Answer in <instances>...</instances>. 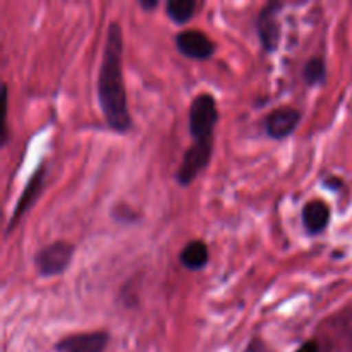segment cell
I'll return each instance as SVG.
<instances>
[{
	"mask_svg": "<svg viewBox=\"0 0 352 352\" xmlns=\"http://www.w3.org/2000/svg\"><path fill=\"white\" fill-rule=\"evenodd\" d=\"M96 88L100 107L109 127L117 133H126L131 127V116L122 78V33L117 23L110 24L107 31Z\"/></svg>",
	"mask_w": 352,
	"mask_h": 352,
	"instance_id": "6da1fadb",
	"label": "cell"
},
{
	"mask_svg": "<svg viewBox=\"0 0 352 352\" xmlns=\"http://www.w3.org/2000/svg\"><path fill=\"white\" fill-rule=\"evenodd\" d=\"M219 122L217 102L210 93H199L189 109V131L195 141L213 140V131Z\"/></svg>",
	"mask_w": 352,
	"mask_h": 352,
	"instance_id": "7a4b0ae2",
	"label": "cell"
},
{
	"mask_svg": "<svg viewBox=\"0 0 352 352\" xmlns=\"http://www.w3.org/2000/svg\"><path fill=\"white\" fill-rule=\"evenodd\" d=\"M74 254V246L65 241H57L43 250H40L34 256V267H36L38 274L41 277H54V275H60L65 268L69 267Z\"/></svg>",
	"mask_w": 352,
	"mask_h": 352,
	"instance_id": "3957f363",
	"label": "cell"
},
{
	"mask_svg": "<svg viewBox=\"0 0 352 352\" xmlns=\"http://www.w3.org/2000/svg\"><path fill=\"white\" fill-rule=\"evenodd\" d=\"M213 151V140H205V141H195L192 146L186 151L184 158H182V164L177 170V182L181 186H188L198 177V174L201 170H205L210 164V158H212Z\"/></svg>",
	"mask_w": 352,
	"mask_h": 352,
	"instance_id": "277c9868",
	"label": "cell"
},
{
	"mask_svg": "<svg viewBox=\"0 0 352 352\" xmlns=\"http://www.w3.org/2000/svg\"><path fill=\"white\" fill-rule=\"evenodd\" d=\"M284 7L282 2H268L258 14V36L265 52H275L280 41V23L278 12Z\"/></svg>",
	"mask_w": 352,
	"mask_h": 352,
	"instance_id": "5b68a950",
	"label": "cell"
},
{
	"mask_svg": "<svg viewBox=\"0 0 352 352\" xmlns=\"http://www.w3.org/2000/svg\"><path fill=\"white\" fill-rule=\"evenodd\" d=\"M175 45L182 55L195 60H206L215 52V43L201 31L188 30L175 36Z\"/></svg>",
	"mask_w": 352,
	"mask_h": 352,
	"instance_id": "8992f818",
	"label": "cell"
},
{
	"mask_svg": "<svg viewBox=\"0 0 352 352\" xmlns=\"http://www.w3.org/2000/svg\"><path fill=\"white\" fill-rule=\"evenodd\" d=\"M299 120H301L299 110L292 109V107H280L267 117L265 129H267L268 136L274 138V140H284L289 134L294 133Z\"/></svg>",
	"mask_w": 352,
	"mask_h": 352,
	"instance_id": "52a82bcc",
	"label": "cell"
},
{
	"mask_svg": "<svg viewBox=\"0 0 352 352\" xmlns=\"http://www.w3.org/2000/svg\"><path fill=\"white\" fill-rule=\"evenodd\" d=\"M109 344L107 332H89L76 333L62 339L57 344V352H103Z\"/></svg>",
	"mask_w": 352,
	"mask_h": 352,
	"instance_id": "ba28073f",
	"label": "cell"
},
{
	"mask_svg": "<svg viewBox=\"0 0 352 352\" xmlns=\"http://www.w3.org/2000/svg\"><path fill=\"white\" fill-rule=\"evenodd\" d=\"M330 222V208L322 199H313L306 203L302 210V223L309 234H320L327 229Z\"/></svg>",
	"mask_w": 352,
	"mask_h": 352,
	"instance_id": "9c48e42d",
	"label": "cell"
},
{
	"mask_svg": "<svg viewBox=\"0 0 352 352\" xmlns=\"http://www.w3.org/2000/svg\"><path fill=\"white\" fill-rule=\"evenodd\" d=\"M43 177H45V167H40L36 170V174L31 177V181L28 182V186H26V189H24L23 195H21L19 201H17V205H16V210H14V213H12V219H10V226H9V229H7V232H10V229L16 226L17 220L21 219V215H23V213L26 212L31 205H33L34 199L40 196L41 188H43Z\"/></svg>",
	"mask_w": 352,
	"mask_h": 352,
	"instance_id": "30bf717a",
	"label": "cell"
},
{
	"mask_svg": "<svg viewBox=\"0 0 352 352\" xmlns=\"http://www.w3.org/2000/svg\"><path fill=\"white\" fill-rule=\"evenodd\" d=\"M179 258L188 270H201L210 260L208 246L203 241H191V243L186 244Z\"/></svg>",
	"mask_w": 352,
	"mask_h": 352,
	"instance_id": "8fae6325",
	"label": "cell"
},
{
	"mask_svg": "<svg viewBox=\"0 0 352 352\" xmlns=\"http://www.w3.org/2000/svg\"><path fill=\"white\" fill-rule=\"evenodd\" d=\"M198 7L199 3L195 2V0H168L165 9H167L168 17H170L174 23L184 24L195 16Z\"/></svg>",
	"mask_w": 352,
	"mask_h": 352,
	"instance_id": "7c38bea8",
	"label": "cell"
},
{
	"mask_svg": "<svg viewBox=\"0 0 352 352\" xmlns=\"http://www.w3.org/2000/svg\"><path fill=\"white\" fill-rule=\"evenodd\" d=\"M302 76H305L308 85H322L327 79V65L325 60L320 57H313L306 62L305 69H302Z\"/></svg>",
	"mask_w": 352,
	"mask_h": 352,
	"instance_id": "4fadbf2b",
	"label": "cell"
},
{
	"mask_svg": "<svg viewBox=\"0 0 352 352\" xmlns=\"http://www.w3.org/2000/svg\"><path fill=\"white\" fill-rule=\"evenodd\" d=\"M296 352H320V346L316 340H308V342L302 344Z\"/></svg>",
	"mask_w": 352,
	"mask_h": 352,
	"instance_id": "5bb4252c",
	"label": "cell"
},
{
	"mask_svg": "<svg viewBox=\"0 0 352 352\" xmlns=\"http://www.w3.org/2000/svg\"><path fill=\"white\" fill-rule=\"evenodd\" d=\"M143 9H155L157 7V2H140Z\"/></svg>",
	"mask_w": 352,
	"mask_h": 352,
	"instance_id": "9a60e30c",
	"label": "cell"
}]
</instances>
